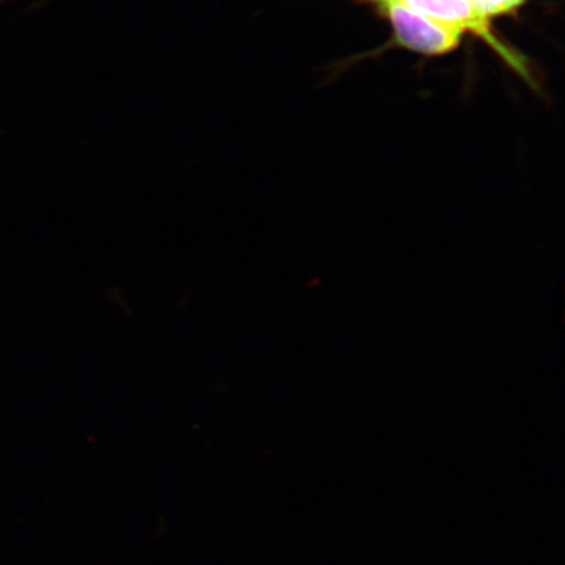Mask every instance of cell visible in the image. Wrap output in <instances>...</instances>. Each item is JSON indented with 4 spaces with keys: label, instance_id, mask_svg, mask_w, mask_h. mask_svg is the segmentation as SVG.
I'll list each match as a JSON object with an SVG mask.
<instances>
[{
    "label": "cell",
    "instance_id": "6da1fadb",
    "mask_svg": "<svg viewBox=\"0 0 565 565\" xmlns=\"http://www.w3.org/2000/svg\"><path fill=\"white\" fill-rule=\"evenodd\" d=\"M391 19L395 39L401 46L427 55H440L454 51L461 41L462 32L444 25L406 9L397 0H380Z\"/></svg>",
    "mask_w": 565,
    "mask_h": 565
},
{
    "label": "cell",
    "instance_id": "7a4b0ae2",
    "mask_svg": "<svg viewBox=\"0 0 565 565\" xmlns=\"http://www.w3.org/2000/svg\"><path fill=\"white\" fill-rule=\"evenodd\" d=\"M406 9L420 13L448 26L469 30L482 38L503 58L527 77L525 63L500 42L491 31L489 18L480 13L469 0H397Z\"/></svg>",
    "mask_w": 565,
    "mask_h": 565
},
{
    "label": "cell",
    "instance_id": "3957f363",
    "mask_svg": "<svg viewBox=\"0 0 565 565\" xmlns=\"http://www.w3.org/2000/svg\"><path fill=\"white\" fill-rule=\"evenodd\" d=\"M476 9L487 18L501 15L515 9L512 0H469Z\"/></svg>",
    "mask_w": 565,
    "mask_h": 565
},
{
    "label": "cell",
    "instance_id": "277c9868",
    "mask_svg": "<svg viewBox=\"0 0 565 565\" xmlns=\"http://www.w3.org/2000/svg\"><path fill=\"white\" fill-rule=\"evenodd\" d=\"M4 2H9V0H0V4H2Z\"/></svg>",
    "mask_w": 565,
    "mask_h": 565
}]
</instances>
